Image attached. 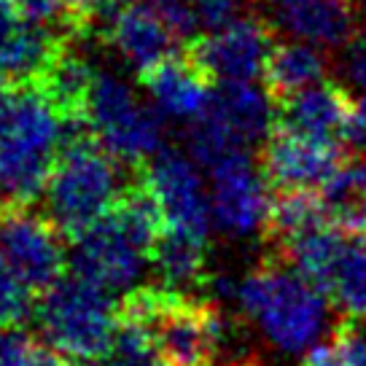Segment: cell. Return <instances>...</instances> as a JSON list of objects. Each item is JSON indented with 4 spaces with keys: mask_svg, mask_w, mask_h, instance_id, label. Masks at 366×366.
Masks as SVG:
<instances>
[{
    "mask_svg": "<svg viewBox=\"0 0 366 366\" xmlns=\"http://www.w3.org/2000/svg\"><path fill=\"white\" fill-rule=\"evenodd\" d=\"M122 164L86 119H65V140L46 186V213L68 240L114 210L129 186Z\"/></svg>",
    "mask_w": 366,
    "mask_h": 366,
    "instance_id": "6da1fadb",
    "label": "cell"
},
{
    "mask_svg": "<svg viewBox=\"0 0 366 366\" xmlns=\"http://www.w3.org/2000/svg\"><path fill=\"white\" fill-rule=\"evenodd\" d=\"M65 140V116L49 103L38 84H19L0 119V197L35 205L46 194Z\"/></svg>",
    "mask_w": 366,
    "mask_h": 366,
    "instance_id": "7a4b0ae2",
    "label": "cell"
},
{
    "mask_svg": "<svg viewBox=\"0 0 366 366\" xmlns=\"http://www.w3.org/2000/svg\"><path fill=\"white\" fill-rule=\"evenodd\" d=\"M237 297L259 332L283 353L310 350L326 329V294L286 259L253 269Z\"/></svg>",
    "mask_w": 366,
    "mask_h": 366,
    "instance_id": "3957f363",
    "label": "cell"
},
{
    "mask_svg": "<svg viewBox=\"0 0 366 366\" xmlns=\"http://www.w3.org/2000/svg\"><path fill=\"white\" fill-rule=\"evenodd\" d=\"M119 312L149 323L157 355L170 366H213L221 350L224 320L192 294L137 286L119 299Z\"/></svg>",
    "mask_w": 366,
    "mask_h": 366,
    "instance_id": "277c9868",
    "label": "cell"
},
{
    "mask_svg": "<svg viewBox=\"0 0 366 366\" xmlns=\"http://www.w3.org/2000/svg\"><path fill=\"white\" fill-rule=\"evenodd\" d=\"M44 342L76 361H100L114 340L119 302L79 274H62L38 302Z\"/></svg>",
    "mask_w": 366,
    "mask_h": 366,
    "instance_id": "5b68a950",
    "label": "cell"
},
{
    "mask_svg": "<svg viewBox=\"0 0 366 366\" xmlns=\"http://www.w3.org/2000/svg\"><path fill=\"white\" fill-rule=\"evenodd\" d=\"M84 119L124 164H146L162 149V114L143 103L129 81L114 70H97Z\"/></svg>",
    "mask_w": 366,
    "mask_h": 366,
    "instance_id": "8992f818",
    "label": "cell"
},
{
    "mask_svg": "<svg viewBox=\"0 0 366 366\" xmlns=\"http://www.w3.org/2000/svg\"><path fill=\"white\" fill-rule=\"evenodd\" d=\"M146 264H151V248L127 227L116 210L70 237L68 269L114 297H124L140 286Z\"/></svg>",
    "mask_w": 366,
    "mask_h": 366,
    "instance_id": "52a82bcc",
    "label": "cell"
},
{
    "mask_svg": "<svg viewBox=\"0 0 366 366\" xmlns=\"http://www.w3.org/2000/svg\"><path fill=\"white\" fill-rule=\"evenodd\" d=\"M65 232L49 218L35 213L33 205L3 202L0 207V256L27 280L41 297L68 269Z\"/></svg>",
    "mask_w": 366,
    "mask_h": 366,
    "instance_id": "ba28073f",
    "label": "cell"
},
{
    "mask_svg": "<svg viewBox=\"0 0 366 366\" xmlns=\"http://www.w3.org/2000/svg\"><path fill=\"white\" fill-rule=\"evenodd\" d=\"M197 164L199 162L192 154L159 149L146 162L143 181L149 183V189L159 202L164 229L207 240L213 207H210V189H205Z\"/></svg>",
    "mask_w": 366,
    "mask_h": 366,
    "instance_id": "9c48e42d",
    "label": "cell"
},
{
    "mask_svg": "<svg viewBox=\"0 0 366 366\" xmlns=\"http://www.w3.org/2000/svg\"><path fill=\"white\" fill-rule=\"evenodd\" d=\"M210 207L216 224L229 234H253L269 216V183L251 151H232L210 167Z\"/></svg>",
    "mask_w": 366,
    "mask_h": 366,
    "instance_id": "30bf717a",
    "label": "cell"
},
{
    "mask_svg": "<svg viewBox=\"0 0 366 366\" xmlns=\"http://www.w3.org/2000/svg\"><path fill=\"white\" fill-rule=\"evenodd\" d=\"M274 49V27L262 16L240 14L207 35L197 38L189 51L197 65L216 84L224 81H253L264 73V65Z\"/></svg>",
    "mask_w": 366,
    "mask_h": 366,
    "instance_id": "8fae6325",
    "label": "cell"
},
{
    "mask_svg": "<svg viewBox=\"0 0 366 366\" xmlns=\"http://www.w3.org/2000/svg\"><path fill=\"white\" fill-rule=\"evenodd\" d=\"M345 162L340 140L312 137L274 127L264 140L262 170L274 192L323 189Z\"/></svg>",
    "mask_w": 366,
    "mask_h": 366,
    "instance_id": "7c38bea8",
    "label": "cell"
},
{
    "mask_svg": "<svg viewBox=\"0 0 366 366\" xmlns=\"http://www.w3.org/2000/svg\"><path fill=\"white\" fill-rule=\"evenodd\" d=\"M94 19H103V38H108V46L116 51V57L137 76H146L175 54L172 41L178 35L159 14H154L137 0H116Z\"/></svg>",
    "mask_w": 366,
    "mask_h": 366,
    "instance_id": "4fadbf2b",
    "label": "cell"
},
{
    "mask_svg": "<svg viewBox=\"0 0 366 366\" xmlns=\"http://www.w3.org/2000/svg\"><path fill=\"white\" fill-rule=\"evenodd\" d=\"M205 114L229 137L232 146L251 149L272 135L274 97L267 86L262 89L253 81H224L216 84Z\"/></svg>",
    "mask_w": 366,
    "mask_h": 366,
    "instance_id": "5bb4252c",
    "label": "cell"
},
{
    "mask_svg": "<svg viewBox=\"0 0 366 366\" xmlns=\"http://www.w3.org/2000/svg\"><path fill=\"white\" fill-rule=\"evenodd\" d=\"M353 97L337 81L320 79L274 100V127L312 137H342Z\"/></svg>",
    "mask_w": 366,
    "mask_h": 366,
    "instance_id": "9a60e30c",
    "label": "cell"
},
{
    "mask_svg": "<svg viewBox=\"0 0 366 366\" xmlns=\"http://www.w3.org/2000/svg\"><path fill=\"white\" fill-rule=\"evenodd\" d=\"M143 79V86L149 92L151 105L167 119L175 122H194L207 111L213 100L210 84L216 81L197 65V59L189 57H167L162 65L149 70Z\"/></svg>",
    "mask_w": 366,
    "mask_h": 366,
    "instance_id": "2e32d148",
    "label": "cell"
},
{
    "mask_svg": "<svg viewBox=\"0 0 366 366\" xmlns=\"http://www.w3.org/2000/svg\"><path fill=\"white\" fill-rule=\"evenodd\" d=\"M274 24L320 49L347 46L364 27L353 0H294L274 9Z\"/></svg>",
    "mask_w": 366,
    "mask_h": 366,
    "instance_id": "e0dca14e",
    "label": "cell"
},
{
    "mask_svg": "<svg viewBox=\"0 0 366 366\" xmlns=\"http://www.w3.org/2000/svg\"><path fill=\"white\" fill-rule=\"evenodd\" d=\"M315 286L347 320H366V234L342 229Z\"/></svg>",
    "mask_w": 366,
    "mask_h": 366,
    "instance_id": "ac0fdd59",
    "label": "cell"
},
{
    "mask_svg": "<svg viewBox=\"0 0 366 366\" xmlns=\"http://www.w3.org/2000/svg\"><path fill=\"white\" fill-rule=\"evenodd\" d=\"M94 76H97V70L86 57V51L65 41L59 54L51 59V65L44 70V76L35 84L65 119H84Z\"/></svg>",
    "mask_w": 366,
    "mask_h": 366,
    "instance_id": "d6986e66",
    "label": "cell"
},
{
    "mask_svg": "<svg viewBox=\"0 0 366 366\" xmlns=\"http://www.w3.org/2000/svg\"><path fill=\"white\" fill-rule=\"evenodd\" d=\"M151 267L157 269L164 288L189 294L192 288L202 286L207 277L205 240L164 229L151 248Z\"/></svg>",
    "mask_w": 366,
    "mask_h": 366,
    "instance_id": "ffe728a7",
    "label": "cell"
},
{
    "mask_svg": "<svg viewBox=\"0 0 366 366\" xmlns=\"http://www.w3.org/2000/svg\"><path fill=\"white\" fill-rule=\"evenodd\" d=\"M329 59L320 51V46L307 44V41H286V44H274L272 54L264 65L262 79L274 100L286 97L291 92L310 86L326 76Z\"/></svg>",
    "mask_w": 366,
    "mask_h": 366,
    "instance_id": "44dd1931",
    "label": "cell"
},
{
    "mask_svg": "<svg viewBox=\"0 0 366 366\" xmlns=\"http://www.w3.org/2000/svg\"><path fill=\"white\" fill-rule=\"evenodd\" d=\"M329 221H334L332 210L318 189H286L272 197L264 232L280 245L291 240L294 234H302Z\"/></svg>",
    "mask_w": 366,
    "mask_h": 366,
    "instance_id": "7402d4cb",
    "label": "cell"
},
{
    "mask_svg": "<svg viewBox=\"0 0 366 366\" xmlns=\"http://www.w3.org/2000/svg\"><path fill=\"white\" fill-rule=\"evenodd\" d=\"M320 194L337 227L366 234V157L345 159Z\"/></svg>",
    "mask_w": 366,
    "mask_h": 366,
    "instance_id": "603a6c76",
    "label": "cell"
},
{
    "mask_svg": "<svg viewBox=\"0 0 366 366\" xmlns=\"http://www.w3.org/2000/svg\"><path fill=\"white\" fill-rule=\"evenodd\" d=\"M299 366H366V334L347 320L332 334V340L305 350Z\"/></svg>",
    "mask_w": 366,
    "mask_h": 366,
    "instance_id": "cb8c5ba5",
    "label": "cell"
},
{
    "mask_svg": "<svg viewBox=\"0 0 366 366\" xmlns=\"http://www.w3.org/2000/svg\"><path fill=\"white\" fill-rule=\"evenodd\" d=\"M35 294L22 274L0 256V326H22L35 312Z\"/></svg>",
    "mask_w": 366,
    "mask_h": 366,
    "instance_id": "d4e9b609",
    "label": "cell"
},
{
    "mask_svg": "<svg viewBox=\"0 0 366 366\" xmlns=\"http://www.w3.org/2000/svg\"><path fill=\"white\" fill-rule=\"evenodd\" d=\"M137 3H143L146 9L159 14L178 38L192 41L199 33V22H197L194 9H192V0H137Z\"/></svg>",
    "mask_w": 366,
    "mask_h": 366,
    "instance_id": "484cf974",
    "label": "cell"
},
{
    "mask_svg": "<svg viewBox=\"0 0 366 366\" xmlns=\"http://www.w3.org/2000/svg\"><path fill=\"white\" fill-rule=\"evenodd\" d=\"M245 0H192L199 30H216L242 14Z\"/></svg>",
    "mask_w": 366,
    "mask_h": 366,
    "instance_id": "4316f807",
    "label": "cell"
},
{
    "mask_svg": "<svg viewBox=\"0 0 366 366\" xmlns=\"http://www.w3.org/2000/svg\"><path fill=\"white\" fill-rule=\"evenodd\" d=\"M342 73L353 86L366 92V24L353 35L342 51Z\"/></svg>",
    "mask_w": 366,
    "mask_h": 366,
    "instance_id": "83f0119b",
    "label": "cell"
},
{
    "mask_svg": "<svg viewBox=\"0 0 366 366\" xmlns=\"http://www.w3.org/2000/svg\"><path fill=\"white\" fill-rule=\"evenodd\" d=\"M342 140L353 149L366 151V92L361 97H353V105H350V114H347L342 129Z\"/></svg>",
    "mask_w": 366,
    "mask_h": 366,
    "instance_id": "f1b7e54d",
    "label": "cell"
},
{
    "mask_svg": "<svg viewBox=\"0 0 366 366\" xmlns=\"http://www.w3.org/2000/svg\"><path fill=\"white\" fill-rule=\"evenodd\" d=\"M68 3V11L73 14L76 24L92 22L97 14H103L108 6H114L116 0H65Z\"/></svg>",
    "mask_w": 366,
    "mask_h": 366,
    "instance_id": "f546056e",
    "label": "cell"
},
{
    "mask_svg": "<svg viewBox=\"0 0 366 366\" xmlns=\"http://www.w3.org/2000/svg\"><path fill=\"white\" fill-rule=\"evenodd\" d=\"M9 97H11V92H9V76H6V70L0 68V119H3V114H6Z\"/></svg>",
    "mask_w": 366,
    "mask_h": 366,
    "instance_id": "4dcf8cb0",
    "label": "cell"
},
{
    "mask_svg": "<svg viewBox=\"0 0 366 366\" xmlns=\"http://www.w3.org/2000/svg\"><path fill=\"white\" fill-rule=\"evenodd\" d=\"M143 366H170V364H164L162 358H154V361H149V364H143Z\"/></svg>",
    "mask_w": 366,
    "mask_h": 366,
    "instance_id": "1f68e13d",
    "label": "cell"
},
{
    "mask_svg": "<svg viewBox=\"0 0 366 366\" xmlns=\"http://www.w3.org/2000/svg\"><path fill=\"white\" fill-rule=\"evenodd\" d=\"M0 207H3V205H0Z\"/></svg>",
    "mask_w": 366,
    "mask_h": 366,
    "instance_id": "d6a6232c",
    "label": "cell"
}]
</instances>
